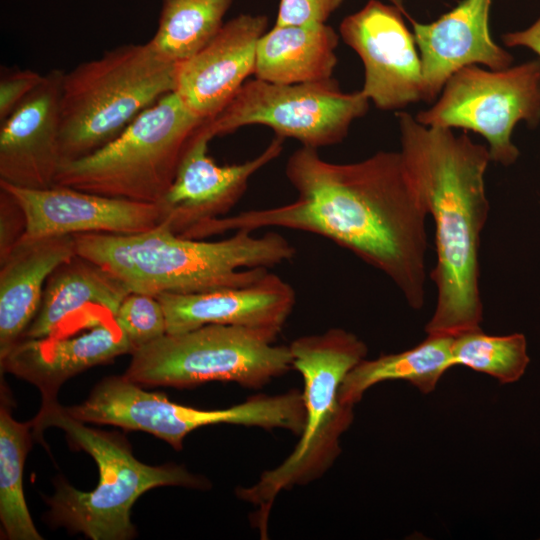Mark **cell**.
<instances>
[{
	"mask_svg": "<svg viewBox=\"0 0 540 540\" xmlns=\"http://www.w3.org/2000/svg\"><path fill=\"white\" fill-rule=\"evenodd\" d=\"M113 318L131 344L133 352L167 333L164 309L155 295L130 292Z\"/></svg>",
	"mask_w": 540,
	"mask_h": 540,
	"instance_id": "4316f807",
	"label": "cell"
},
{
	"mask_svg": "<svg viewBox=\"0 0 540 540\" xmlns=\"http://www.w3.org/2000/svg\"><path fill=\"white\" fill-rule=\"evenodd\" d=\"M415 119L425 126L480 134L489 144L491 161L512 165L520 155L511 139L514 127L520 121L531 127L540 122V59L502 70L465 66Z\"/></svg>",
	"mask_w": 540,
	"mask_h": 540,
	"instance_id": "30bf717a",
	"label": "cell"
},
{
	"mask_svg": "<svg viewBox=\"0 0 540 540\" xmlns=\"http://www.w3.org/2000/svg\"><path fill=\"white\" fill-rule=\"evenodd\" d=\"M32 422L41 432L61 428L76 448L93 457L99 482L92 491H81L59 480L47 498L49 519L57 526L84 533L92 540H128L136 530L131 521L135 501L147 490L160 486L206 488V480L180 465L150 466L137 460L126 442L74 419L57 401L43 402Z\"/></svg>",
	"mask_w": 540,
	"mask_h": 540,
	"instance_id": "5b68a950",
	"label": "cell"
},
{
	"mask_svg": "<svg viewBox=\"0 0 540 540\" xmlns=\"http://www.w3.org/2000/svg\"><path fill=\"white\" fill-rule=\"evenodd\" d=\"M156 297L164 309L169 334L221 324L279 335L296 301L293 287L269 271L243 286Z\"/></svg>",
	"mask_w": 540,
	"mask_h": 540,
	"instance_id": "ac0fdd59",
	"label": "cell"
},
{
	"mask_svg": "<svg viewBox=\"0 0 540 540\" xmlns=\"http://www.w3.org/2000/svg\"><path fill=\"white\" fill-rule=\"evenodd\" d=\"M453 336L431 335L417 346L403 352L366 358L345 376L339 398L354 406L372 386L389 380H404L422 393L432 392L443 374L455 366L452 354Z\"/></svg>",
	"mask_w": 540,
	"mask_h": 540,
	"instance_id": "603a6c76",
	"label": "cell"
},
{
	"mask_svg": "<svg viewBox=\"0 0 540 540\" xmlns=\"http://www.w3.org/2000/svg\"><path fill=\"white\" fill-rule=\"evenodd\" d=\"M501 39L508 47L524 46L540 57V17L527 29L506 33Z\"/></svg>",
	"mask_w": 540,
	"mask_h": 540,
	"instance_id": "4dcf8cb0",
	"label": "cell"
},
{
	"mask_svg": "<svg viewBox=\"0 0 540 540\" xmlns=\"http://www.w3.org/2000/svg\"><path fill=\"white\" fill-rule=\"evenodd\" d=\"M285 174L298 194L293 202L221 217L187 236L266 227L313 233L383 272L413 309L424 305L428 213L400 152L340 164L302 146L289 157Z\"/></svg>",
	"mask_w": 540,
	"mask_h": 540,
	"instance_id": "6da1fadb",
	"label": "cell"
},
{
	"mask_svg": "<svg viewBox=\"0 0 540 540\" xmlns=\"http://www.w3.org/2000/svg\"><path fill=\"white\" fill-rule=\"evenodd\" d=\"M26 226L22 207L9 191L0 187V261L25 236Z\"/></svg>",
	"mask_w": 540,
	"mask_h": 540,
	"instance_id": "f546056e",
	"label": "cell"
},
{
	"mask_svg": "<svg viewBox=\"0 0 540 540\" xmlns=\"http://www.w3.org/2000/svg\"><path fill=\"white\" fill-rule=\"evenodd\" d=\"M178 65L163 58L148 41L118 46L64 73L62 163L101 149L140 113L174 92Z\"/></svg>",
	"mask_w": 540,
	"mask_h": 540,
	"instance_id": "8992f818",
	"label": "cell"
},
{
	"mask_svg": "<svg viewBox=\"0 0 540 540\" xmlns=\"http://www.w3.org/2000/svg\"><path fill=\"white\" fill-rule=\"evenodd\" d=\"M345 0H280L275 25L326 24Z\"/></svg>",
	"mask_w": 540,
	"mask_h": 540,
	"instance_id": "83f0119b",
	"label": "cell"
},
{
	"mask_svg": "<svg viewBox=\"0 0 540 540\" xmlns=\"http://www.w3.org/2000/svg\"><path fill=\"white\" fill-rule=\"evenodd\" d=\"M214 138L207 121L189 138L174 180L158 203L159 224L183 236L191 229L225 217L245 193L250 178L280 156L283 138L276 136L256 157L239 164L218 165L208 155Z\"/></svg>",
	"mask_w": 540,
	"mask_h": 540,
	"instance_id": "4fadbf2b",
	"label": "cell"
},
{
	"mask_svg": "<svg viewBox=\"0 0 540 540\" xmlns=\"http://www.w3.org/2000/svg\"><path fill=\"white\" fill-rule=\"evenodd\" d=\"M76 254L74 235L24 236L0 261V359L35 318L51 273Z\"/></svg>",
	"mask_w": 540,
	"mask_h": 540,
	"instance_id": "ffe728a7",
	"label": "cell"
},
{
	"mask_svg": "<svg viewBox=\"0 0 540 540\" xmlns=\"http://www.w3.org/2000/svg\"><path fill=\"white\" fill-rule=\"evenodd\" d=\"M44 75L31 69L2 68L0 122L4 121L40 84Z\"/></svg>",
	"mask_w": 540,
	"mask_h": 540,
	"instance_id": "f1b7e54d",
	"label": "cell"
},
{
	"mask_svg": "<svg viewBox=\"0 0 540 540\" xmlns=\"http://www.w3.org/2000/svg\"><path fill=\"white\" fill-rule=\"evenodd\" d=\"M130 292L114 274L76 254L47 279L39 310L22 339L57 335L68 320L85 310H101L114 316Z\"/></svg>",
	"mask_w": 540,
	"mask_h": 540,
	"instance_id": "44dd1931",
	"label": "cell"
},
{
	"mask_svg": "<svg viewBox=\"0 0 540 540\" xmlns=\"http://www.w3.org/2000/svg\"><path fill=\"white\" fill-rule=\"evenodd\" d=\"M339 35L326 24L274 25L258 41L254 76L275 84L332 78Z\"/></svg>",
	"mask_w": 540,
	"mask_h": 540,
	"instance_id": "7402d4cb",
	"label": "cell"
},
{
	"mask_svg": "<svg viewBox=\"0 0 540 540\" xmlns=\"http://www.w3.org/2000/svg\"><path fill=\"white\" fill-rule=\"evenodd\" d=\"M401 155L434 220L436 285L427 334L457 336L480 328L483 318L479 278L481 232L489 213L485 173L489 149L466 132L425 126L407 112L398 113Z\"/></svg>",
	"mask_w": 540,
	"mask_h": 540,
	"instance_id": "7a4b0ae2",
	"label": "cell"
},
{
	"mask_svg": "<svg viewBox=\"0 0 540 540\" xmlns=\"http://www.w3.org/2000/svg\"><path fill=\"white\" fill-rule=\"evenodd\" d=\"M369 0L340 24L343 41L364 66L361 91L381 110H398L423 101L421 57L404 21L402 5Z\"/></svg>",
	"mask_w": 540,
	"mask_h": 540,
	"instance_id": "7c38bea8",
	"label": "cell"
},
{
	"mask_svg": "<svg viewBox=\"0 0 540 540\" xmlns=\"http://www.w3.org/2000/svg\"><path fill=\"white\" fill-rule=\"evenodd\" d=\"M277 336L221 324L166 333L136 349L124 375L140 386L185 388L225 381L259 389L293 368L289 346L275 345Z\"/></svg>",
	"mask_w": 540,
	"mask_h": 540,
	"instance_id": "ba28073f",
	"label": "cell"
},
{
	"mask_svg": "<svg viewBox=\"0 0 540 540\" xmlns=\"http://www.w3.org/2000/svg\"><path fill=\"white\" fill-rule=\"evenodd\" d=\"M267 17L240 14L224 23L198 53L179 63L175 93L198 118L218 115L254 74L256 49Z\"/></svg>",
	"mask_w": 540,
	"mask_h": 540,
	"instance_id": "2e32d148",
	"label": "cell"
},
{
	"mask_svg": "<svg viewBox=\"0 0 540 540\" xmlns=\"http://www.w3.org/2000/svg\"><path fill=\"white\" fill-rule=\"evenodd\" d=\"M133 349L112 316L91 324L80 334L23 338L1 358V368L39 388L43 402L56 401L60 386L93 366Z\"/></svg>",
	"mask_w": 540,
	"mask_h": 540,
	"instance_id": "d6986e66",
	"label": "cell"
},
{
	"mask_svg": "<svg viewBox=\"0 0 540 540\" xmlns=\"http://www.w3.org/2000/svg\"><path fill=\"white\" fill-rule=\"evenodd\" d=\"M233 0H162L158 27L149 40L166 60L182 63L220 31Z\"/></svg>",
	"mask_w": 540,
	"mask_h": 540,
	"instance_id": "cb8c5ba5",
	"label": "cell"
},
{
	"mask_svg": "<svg viewBox=\"0 0 540 540\" xmlns=\"http://www.w3.org/2000/svg\"><path fill=\"white\" fill-rule=\"evenodd\" d=\"M74 238L77 255L114 274L131 292L155 296L243 286L296 254L276 232L254 236L237 230L226 239L205 241L158 224L136 234L83 233Z\"/></svg>",
	"mask_w": 540,
	"mask_h": 540,
	"instance_id": "3957f363",
	"label": "cell"
},
{
	"mask_svg": "<svg viewBox=\"0 0 540 540\" xmlns=\"http://www.w3.org/2000/svg\"><path fill=\"white\" fill-rule=\"evenodd\" d=\"M203 122L175 92L169 93L101 149L62 163L54 185L158 204L174 180L189 138Z\"/></svg>",
	"mask_w": 540,
	"mask_h": 540,
	"instance_id": "52a82bcc",
	"label": "cell"
},
{
	"mask_svg": "<svg viewBox=\"0 0 540 540\" xmlns=\"http://www.w3.org/2000/svg\"><path fill=\"white\" fill-rule=\"evenodd\" d=\"M452 354L455 366L485 373L502 384L518 381L530 362L523 334L493 336L481 328L454 336Z\"/></svg>",
	"mask_w": 540,
	"mask_h": 540,
	"instance_id": "484cf974",
	"label": "cell"
},
{
	"mask_svg": "<svg viewBox=\"0 0 540 540\" xmlns=\"http://www.w3.org/2000/svg\"><path fill=\"white\" fill-rule=\"evenodd\" d=\"M32 422L16 421L6 406L0 410V520L10 540H42L23 492V467L30 448Z\"/></svg>",
	"mask_w": 540,
	"mask_h": 540,
	"instance_id": "d4e9b609",
	"label": "cell"
},
{
	"mask_svg": "<svg viewBox=\"0 0 540 540\" xmlns=\"http://www.w3.org/2000/svg\"><path fill=\"white\" fill-rule=\"evenodd\" d=\"M289 349L292 367L304 382L306 420L300 440L281 464L263 472L253 485L236 489L238 498L257 507L255 521L265 535L277 495L318 479L339 456L341 436L354 418V406L341 402L339 390L368 352L364 341L342 328L299 337Z\"/></svg>",
	"mask_w": 540,
	"mask_h": 540,
	"instance_id": "277c9868",
	"label": "cell"
},
{
	"mask_svg": "<svg viewBox=\"0 0 540 540\" xmlns=\"http://www.w3.org/2000/svg\"><path fill=\"white\" fill-rule=\"evenodd\" d=\"M491 2L462 0L428 24L404 13L412 25L421 57L423 101L434 102L451 75L465 66L482 65L491 70L511 66L513 56L494 42L490 34Z\"/></svg>",
	"mask_w": 540,
	"mask_h": 540,
	"instance_id": "e0dca14e",
	"label": "cell"
},
{
	"mask_svg": "<svg viewBox=\"0 0 540 540\" xmlns=\"http://www.w3.org/2000/svg\"><path fill=\"white\" fill-rule=\"evenodd\" d=\"M363 92H344L330 79L275 84L247 81L229 104L207 120L214 137L249 125L271 128L276 136L293 138L302 146L318 149L340 143L351 124L369 109Z\"/></svg>",
	"mask_w": 540,
	"mask_h": 540,
	"instance_id": "8fae6325",
	"label": "cell"
},
{
	"mask_svg": "<svg viewBox=\"0 0 540 540\" xmlns=\"http://www.w3.org/2000/svg\"><path fill=\"white\" fill-rule=\"evenodd\" d=\"M64 73L50 70L0 122V182L28 189L54 185L62 163L60 99Z\"/></svg>",
	"mask_w": 540,
	"mask_h": 540,
	"instance_id": "9a60e30c",
	"label": "cell"
},
{
	"mask_svg": "<svg viewBox=\"0 0 540 540\" xmlns=\"http://www.w3.org/2000/svg\"><path fill=\"white\" fill-rule=\"evenodd\" d=\"M22 207L27 237L83 233L136 234L156 227L158 204L108 197L53 185L28 189L0 182Z\"/></svg>",
	"mask_w": 540,
	"mask_h": 540,
	"instance_id": "5bb4252c",
	"label": "cell"
},
{
	"mask_svg": "<svg viewBox=\"0 0 540 540\" xmlns=\"http://www.w3.org/2000/svg\"><path fill=\"white\" fill-rule=\"evenodd\" d=\"M84 423L109 424L153 434L181 450L187 434L216 424L293 431L300 420L296 395H258L225 409L202 410L170 401L129 380L125 375L104 378L81 404L64 407Z\"/></svg>",
	"mask_w": 540,
	"mask_h": 540,
	"instance_id": "9c48e42d",
	"label": "cell"
}]
</instances>
